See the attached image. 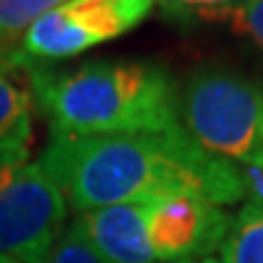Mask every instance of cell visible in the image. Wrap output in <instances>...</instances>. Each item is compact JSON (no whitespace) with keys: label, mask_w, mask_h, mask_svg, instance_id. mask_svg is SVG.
<instances>
[{"label":"cell","mask_w":263,"mask_h":263,"mask_svg":"<svg viewBox=\"0 0 263 263\" xmlns=\"http://www.w3.org/2000/svg\"><path fill=\"white\" fill-rule=\"evenodd\" d=\"M39 166L78 215L127 202L151 205L185 193L219 207L244 197L241 168L210 156L183 127L139 134H51Z\"/></svg>","instance_id":"1"},{"label":"cell","mask_w":263,"mask_h":263,"mask_svg":"<svg viewBox=\"0 0 263 263\" xmlns=\"http://www.w3.org/2000/svg\"><path fill=\"white\" fill-rule=\"evenodd\" d=\"M51 134H139L180 127L178 85L156 61L95 59L66 71L22 68Z\"/></svg>","instance_id":"2"},{"label":"cell","mask_w":263,"mask_h":263,"mask_svg":"<svg viewBox=\"0 0 263 263\" xmlns=\"http://www.w3.org/2000/svg\"><path fill=\"white\" fill-rule=\"evenodd\" d=\"M178 120L210 156L263 166V78L202 66L178 90Z\"/></svg>","instance_id":"3"},{"label":"cell","mask_w":263,"mask_h":263,"mask_svg":"<svg viewBox=\"0 0 263 263\" xmlns=\"http://www.w3.org/2000/svg\"><path fill=\"white\" fill-rule=\"evenodd\" d=\"M66 224V197L27 154H0V256L42 263Z\"/></svg>","instance_id":"4"},{"label":"cell","mask_w":263,"mask_h":263,"mask_svg":"<svg viewBox=\"0 0 263 263\" xmlns=\"http://www.w3.org/2000/svg\"><path fill=\"white\" fill-rule=\"evenodd\" d=\"M154 0H68L27 29L15 54L20 68L73 59L141 25Z\"/></svg>","instance_id":"5"},{"label":"cell","mask_w":263,"mask_h":263,"mask_svg":"<svg viewBox=\"0 0 263 263\" xmlns=\"http://www.w3.org/2000/svg\"><path fill=\"white\" fill-rule=\"evenodd\" d=\"M232 227L222 207L200 195H171L146 205V234L159 263H185L217 251Z\"/></svg>","instance_id":"6"},{"label":"cell","mask_w":263,"mask_h":263,"mask_svg":"<svg viewBox=\"0 0 263 263\" xmlns=\"http://www.w3.org/2000/svg\"><path fill=\"white\" fill-rule=\"evenodd\" d=\"M76 222L103 263H159L146 234V205L141 202L90 210Z\"/></svg>","instance_id":"7"},{"label":"cell","mask_w":263,"mask_h":263,"mask_svg":"<svg viewBox=\"0 0 263 263\" xmlns=\"http://www.w3.org/2000/svg\"><path fill=\"white\" fill-rule=\"evenodd\" d=\"M15 61L0 57V154H27L32 141V90L20 81ZM22 71V68H20Z\"/></svg>","instance_id":"8"},{"label":"cell","mask_w":263,"mask_h":263,"mask_svg":"<svg viewBox=\"0 0 263 263\" xmlns=\"http://www.w3.org/2000/svg\"><path fill=\"white\" fill-rule=\"evenodd\" d=\"M222 263H263V207L246 205L219 246Z\"/></svg>","instance_id":"9"},{"label":"cell","mask_w":263,"mask_h":263,"mask_svg":"<svg viewBox=\"0 0 263 263\" xmlns=\"http://www.w3.org/2000/svg\"><path fill=\"white\" fill-rule=\"evenodd\" d=\"M68 0H0V57L12 61L27 29Z\"/></svg>","instance_id":"10"},{"label":"cell","mask_w":263,"mask_h":263,"mask_svg":"<svg viewBox=\"0 0 263 263\" xmlns=\"http://www.w3.org/2000/svg\"><path fill=\"white\" fill-rule=\"evenodd\" d=\"M202 20H222L232 29L251 37L263 49V0H241L200 12Z\"/></svg>","instance_id":"11"},{"label":"cell","mask_w":263,"mask_h":263,"mask_svg":"<svg viewBox=\"0 0 263 263\" xmlns=\"http://www.w3.org/2000/svg\"><path fill=\"white\" fill-rule=\"evenodd\" d=\"M42 263H103V261H100V256L95 254L93 244L88 241V236L81 229V224L73 219L68 227H64V232L59 234V239L49 249L47 258Z\"/></svg>","instance_id":"12"},{"label":"cell","mask_w":263,"mask_h":263,"mask_svg":"<svg viewBox=\"0 0 263 263\" xmlns=\"http://www.w3.org/2000/svg\"><path fill=\"white\" fill-rule=\"evenodd\" d=\"M241 168V185L249 205L263 207V166H239Z\"/></svg>","instance_id":"13"},{"label":"cell","mask_w":263,"mask_h":263,"mask_svg":"<svg viewBox=\"0 0 263 263\" xmlns=\"http://www.w3.org/2000/svg\"><path fill=\"white\" fill-rule=\"evenodd\" d=\"M163 5L168 10L173 8H180V10H185L188 5H210V8H222V5H232V3H241V0H161Z\"/></svg>","instance_id":"14"},{"label":"cell","mask_w":263,"mask_h":263,"mask_svg":"<svg viewBox=\"0 0 263 263\" xmlns=\"http://www.w3.org/2000/svg\"><path fill=\"white\" fill-rule=\"evenodd\" d=\"M185 263H222V261L212 258V256H205V258H195V261H185Z\"/></svg>","instance_id":"15"},{"label":"cell","mask_w":263,"mask_h":263,"mask_svg":"<svg viewBox=\"0 0 263 263\" xmlns=\"http://www.w3.org/2000/svg\"><path fill=\"white\" fill-rule=\"evenodd\" d=\"M0 263H17V261H12V258H8V256H0Z\"/></svg>","instance_id":"16"}]
</instances>
